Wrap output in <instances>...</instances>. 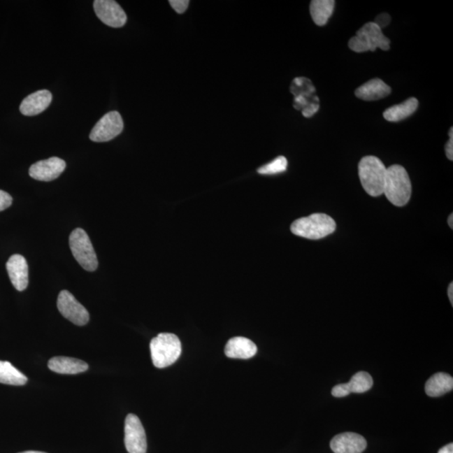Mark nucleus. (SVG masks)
<instances>
[{
	"label": "nucleus",
	"instance_id": "nucleus-1",
	"mask_svg": "<svg viewBox=\"0 0 453 453\" xmlns=\"http://www.w3.org/2000/svg\"><path fill=\"white\" fill-rule=\"evenodd\" d=\"M412 192L410 179L404 167L393 165L386 171L384 194L393 205L403 207L409 203Z\"/></svg>",
	"mask_w": 453,
	"mask_h": 453
},
{
	"label": "nucleus",
	"instance_id": "nucleus-2",
	"mask_svg": "<svg viewBox=\"0 0 453 453\" xmlns=\"http://www.w3.org/2000/svg\"><path fill=\"white\" fill-rule=\"evenodd\" d=\"M336 228L337 225L333 217L325 213H314L294 222L291 231L296 236L317 240L329 236Z\"/></svg>",
	"mask_w": 453,
	"mask_h": 453
},
{
	"label": "nucleus",
	"instance_id": "nucleus-3",
	"mask_svg": "<svg viewBox=\"0 0 453 453\" xmlns=\"http://www.w3.org/2000/svg\"><path fill=\"white\" fill-rule=\"evenodd\" d=\"M384 163L376 157H365L359 164V175L364 191L371 196L384 194L386 176Z\"/></svg>",
	"mask_w": 453,
	"mask_h": 453
},
{
	"label": "nucleus",
	"instance_id": "nucleus-4",
	"mask_svg": "<svg viewBox=\"0 0 453 453\" xmlns=\"http://www.w3.org/2000/svg\"><path fill=\"white\" fill-rule=\"evenodd\" d=\"M151 359L155 367L164 368L171 366L182 354V343L173 333H159L151 340Z\"/></svg>",
	"mask_w": 453,
	"mask_h": 453
},
{
	"label": "nucleus",
	"instance_id": "nucleus-5",
	"mask_svg": "<svg viewBox=\"0 0 453 453\" xmlns=\"http://www.w3.org/2000/svg\"><path fill=\"white\" fill-rule=\"evenodd\" d=\"M348 46L357 53L366 52L368 50L375 52L377 48L388 50L390 48V41L375 22H368L359 29L355 36L351 38Z\"/></svg>",
	"mask_w": 453,
	"mask_h": 453
},
{
	"label": "nucleus",
	"instance_id": "nucleus-6",
	"mask_svg": "<svg viewBox=\"0 0 453 453\" xmlns=\"http://www.w3.org/2000/svg\"><path fill=\"white\" fill-rule=\"evenodd\" d=\"M69 245L75 259L84 270L92 272L98 268V258L85 231L82 229H74L70 234Z\"/></svg>",
	"mask_w": 453,
	"mask_h": 453
},
{
	"label": "nucleus",
	"instance_id": "nucleus-7",
	"mask_svg": "<svg viewBox=\"0 0 453 453\" xmlns=\"http://www.w3.org/2000/svg\"><path fill=\"white\" fill-rule=\"evenodd\" d=\"M124 121L120 113L111 111L102 117L92 129L90 140L94 142H108L113 140L123 131Z\"/></svg>",
	"mask_w": 453,
	"mask_h": 453
},
{
	"label": "nucleus",
	"instance_id": "nucleus-8",
	"mask_svg": "<svg viewBox=\"0 0 453 453\" xmlns=\"http://www.w3.org/2000/svg\"><path fill=\"white\" fill-rule=\"evenodd\" d=\"M57 308L63 317L75 325L84 326L89 321L87 310L76 299L73 294L65 289L59 294Z\"/></svg>",
	"mask_w": 453,
	"mask_h": 453
},
{
	"label": "nucleus",
	"instance_id": "nucleus-9",
	"mask_svg": "<svg viewBox=\"0 0 453 453\" xmlns=\"http://www.w3.org/2000/svg\"><path fill=\"white\" fill-rule=\"evenodd\" d=\"M124 434L125 447L129 453H146L145 431L137 415H127L125 419Z\"/></svg>",
	"mask_w": 453,
	"mask_h": 453
},
{
	"label": "nucleus",
	"instance_id": "nucleus-10",
	"mask_svg": "<svg viewBox=\"0 0 453 453\" xmlns=\"http://www.w3.org/2000/svg\"><path fill=\"white\" fill-rule=\"evenodd\" d=\"M95 14L102 22L113 28H120L127 22L124 10L113 0H95Z\"/></svg>",
	"mask_w": 453,
	"mask_h": 453
},
{
	"label": "nucleus",
	"instance_id": "nucleus-11",
	"mask_svg": "<svg viewBox=\"0 0 453 453\" xmlns=\"http://www.w3.org/2000/svg\"><path fill=\"white\" fill-rule=\"evenodd\" d=\"M66 164L62 159L50 157L38 161L29 167V175L41 182H50L59 178L65 171Z\"/></svg>",
	"mask_w": 453,
	"mask_h": 453
},
{
	"label": "nucleus",
	"instance_id": "nucleus-12",
	"mask_svg": "<svg viewBox=\"0 0 453 453\" xmlns=\"http://www.w3.org/2000/svg\"><path fill=\"white\" fill-rule=\"evenodd\" d=\"M373 384V378L367 372L355 373L350 382L334 386L331 394L334 397L343 398L352 393L361 394L368 391Z\"/></svg>",
	"mask_w": 453,
	"mask_h": 453
},
{
	"label": "nucleus",
	"instance_id": "nucleus-13",
	"mask_svg": "<svg viewBox=\"0 0 453 453\" xmlns=\"http://www.w3.org/2000/svg\"><path fill=\"white\" fill-rule=\"evenodd\" d=\"M8 277L14 287L23 292L29 284V268L27 259L20 254L12 255L6 264Z\"/></svg>",
	"mask_w": 453,
	"mask_h": 453
},
{
	"label": "nucleus",
	"instance_id": "nucleus-14",
	"mask_svg": "<svg viewBox=\"0 0 453 453\" xmlns=\"http://www.w3.org/2000/svg\"><path fill=\"white\" fill-rule=\"evenodd\" d=\"M330 446L335 453H362L367 447V442L362 436L345 432L334 436Z\"/></svg>",
	"mask_w": 453,
	"mask_h": 453
},
{
	"label": "nucleus",
	"instance_id": "nucleus-15",
	"mask_svg": "<svg viewBox=\"0 0 453 453\" xmlns=\"http://www.w3.org/2000/svg\"><path fill=\"white\" fill-rule=\"evenodd\" d=\"M52 101V94L48 90H40L27 96L21 103L20 111L24 116H36L44 112Z\"/></svg>",
	"mask_w": 453,
	"mask_h": 453
},
{
	"label": "nucleus",
	"instance_id": "nucleus-16",
	"mask_svg": "<svg viewBox=\"0 0 453 453\" xmlns=\"http://www.w3.org/2000/svg\"><path fill=\"white\" fill-rule=\"evenodd\" d=\"M257 352V346L250 339L243 337L231 338L226 344L225 354L231 359H247Z\"/></svg>",
	"mask_w": 453,
	"mask_h": 453
},
{
	"label": "nucleus",
	"instance_id": "nucleus-17",
	"mask_svg": "<svg viewBox=\"0 0 453 453\" xmlns=\"http://www.w3.org/2000/svg\"><path fill=\"white\" fill-rule=\"evenodd\" d=\"M50 371L62 375H78L86 372L88 364L82 360L69 358V357H54L48 362Z\"/></svg>",
	"mask_w": 453,
	"mask_h": 453
},
{
	"label": "nucleus",
	"instance_id": "nucleus-18",
	"mask_svg": "<svg viewBox=\"0 0 453 453\" xmlns=\"http://www.w3.org/2000/svg\"><path fill=\"white\" fill-rule=\"evenodd\" d=\"M391 88L381 79L375 78L357 88L355 95L364 101L380 100L389 96Z\"/></svg>",
	"mask_w": 453,
	"mask_h": 453
},
{
	"label": "nucleus",
	"instance_id": "nucleus-19",
	"mask_svg": "<svg viewBox=\"0 0 453 453\" xmlns=\"http://www.w3.org/2000/svg\"><path fill=\"white\" fill-rule=\"evenodd\" d=\"M453 378L446 373H438L432 375L426 384V393L428 396L439 397L452 391Z\"/></svg>",
	"mask_w": 453,
	"mask_h": 453
},
{
	"label": "nucleus",
	"instance_id": "nucleus-20",
	"mask_svg": "<svg viewBox=\"0 0 453 453\" xmlns=\"http://www.w3.org/2000/svg\"><path fill=\"white\" fill-rule=\"evenodd\" d=\"M418 105L419 102L417 99L410 98L405 100L404 103L394 105V106L386 109L384 113V117L389 122H400L413 115L417 111Z\"/></svg>",
	"mask_w": 453,
	"mask_h": 453
},
{
	"label": "nucleus",
	"instance_id": "nucleus-21",
	"mask_svg": "<svg viewBox=\"0 0 453 453\" xmlns=\"http://www.w3.org/2000/svg\"><path fill=\"white\" fill-rule=\"evenodd\" d=\"M335 7L333 0H313L310 2V12L314 23L323 27L327 23Z\"/></svg>",
	"mask_w": 453,
	"mask_h": 453
},
{
	"label": "nucleus",
	"instance_id": "nucleus-22",
	"mask_svg": "<svg viewBox=\"0 0 453 453\" xmlns=\"http://www.w3.org/2000/svg\"><path fill=\"white\" fill-rule=\"evenodd\" d=\"M27 377L10 362L0 361V383L20 386L27 384Z\"/></svg>",
	"mask_w": 453,
	"mask_h": 453
},
{
	"label": "nucleus",
	"instance_id": "nucleus-23",
	"mask_svg": "<svg viewBox=\"0 0 453 453\" xmlns=\"http://www.w3.org/2000/svg\"><path fill=\"white\" fill-rule=\"evenodd\" d=\"M291 92L294 96H302L308 99H314L316 87H314L310 80L305 78H297L294 79L291 87Z\"/></svg>",
	"mask_w": 453,
	"mask_h": 453
},
{
	"label": "nucleus",
	"instance_id": "nucleus-24",
	"mask_svg": "<svg viewBox=\"0 0 453 453\" xmlns=\"http://www.w3.org/2000/svg\"><path fill=\"white\" fill-rule=\"evenodd\" d=\"M288 161L285 157H279L267 164V165L259 168L258 172L262 175H275L281 173L287 169Z\"/></svg>",
	"mask_w": 453,
	"mask_h": 453
},
{
	"label": "nucleus",
	"instance_id": "nucleus-25",
	"mask_svg": "<svg viewBox=\"0 0 453 453\" xmlns=\"http://www.w3.org/2000/svg\"><path fill=\"white\" fill-rule=\"evenodd\" d=\"M12 203V196L8 192L0 190V212L10 208Z\"/></svg>",
	"mask_w": 453,
	"mask_h": 453
},
{
	"label": "nucleus",
	"instance_id": "nucleus-26",
	"mask_svg": "<svg viewBox=\"0 0 453 453\" xmlns=\"http://www.w3.org/2000/svg\"><path fill=\"white\" fill-rule=\"evenodd\" d=\"M169 3L176 13H178V14H182V13L187 10L189 3L190 2H189L188 0H171Z\"/></svg>",
	"mask_w": 453,
	"mask_h": 453
},
{
	"label": "nucleus",
	"instance_id": "nucleus-27",
	"mask_svg": "<svg viewBox=\"0 0 453 453\" xmlns=\"http://www.w3.org/2000/svg\"><path fill=\"white\" fill-rule=\"evenodd\" d=\"M390 20H391L390 15L386 14V13H383V14H380L376 17L375 23L382 29L389 25Z\"/></svg>",
	"mask_w": 453,
	"mask_h": 453
},
{
	"label": "nucleus",
	"instance_id": "nucleus-28",
	"mask_svg": "<svg viewBox=\"0 0 453 453\" xmlns=\"http://www.w3.org/2000/svg\"><path fill=\"white\" fill-rule=\"evenodd\" d=\"M320 108V104L319 103H313L310 104L308 107H306L302 111V115L305 117H310L317 113Z\"/></svg>",
	"mask_w": 453,
	"mask_h": 453
},
{
	"label": "nucleus",
	"instance_id": "nucleus-29",
	"mask_svg": "<svg viewBox=\"0 0 453 453\" xmlns=\"http://www.w3.org/2000/svg\"><path fill=\"white\" fill-rule=\"evenodd\" d=\"M449 136H450V138H449V141L446 145V148L445 149H446V154L448 159L452 161L453 159V129L452 128H451L450 131H449Z\"/></svg>",
	"mask_w": 453,
	"mask_h": 453
},
{
	"label": "nucleus",
	"instance_id": "nucleus-30",
	"mask_svg": "<svg viewBox=\"0 0 453 453\" xmlns=\"http://www.w3.org/2000/svg\"><path fill=\"white\" fill-rule=\"evenodd\" d=\"M438 453H453V444L450 443L440 449Z\"/></svg>",
	"mask_w": 453,
	"mask_h": 453
},
{
	"label": "nucleus",
	"instance_id": "nucleus-31",
	"mask_svg": "<svg viewBox=\"0 0 453 453\" xmlns=\"http://www.w3.org/2000/svg\"><path fill=\"white\" fill-rule=\"evenodd\" d=\"M447 293H448L449 300H450L451 304L453 305V284H452V282L450 285H449Z\"/></svg>",
	"mask_w": 453,
	"mask_h": 453
},
{
	"label": "nucleus",
	"instance_id": "nucleus-32",
	"mask_svg": "<svg viewBox=\"0 0 453 453\" xmlns=\"http://www.w3.org/2000/svg\"><path fill=\"white\" fill-rule=\"evenodd\" d=\"M448 225L450 226V228L452 229H453V214L452 213L450 216L448 217Z\"/></svg>",
	"mask_w": 453,
	"mask_h": 453
},
{
	"label": "nucleus",
	"instance_id": "nucleus-33",
	"mask_svg": "<svg viewBox=\"0 0 453 453\" xmlns=\"http://www.w3.org/2000/svg\"><path fill=\"white\" fill-rule=\"evenodd\" d=\"M20 453H45V452H38V451H27V452H20Z\"/></svg>",
	"mask_w": 453,
	"mask_h": 453
}]
</instances>
